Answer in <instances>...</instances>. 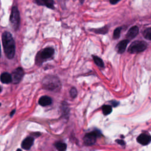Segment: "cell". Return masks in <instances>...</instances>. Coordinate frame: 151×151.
I'll return each instance as SVG.
<instances>
[{"label":"cell","instance_id":"cell-1","mask_svg":"<svg viewBox=\"0 0 151 151\" xmlns=\"http://www.w3.org/2000/svg\"><path fill=\"white\" fill-rule=\"evenodd\" d=\"M2 42L6 57L9 59L12 58L15 52V45L11 34L8 31L4 32L2 35Z\"/></svg>","mask_w":151,"mask_h":151},{"label":"cell","instance_id":"cell-2","mask_svg":"<svg viewBox=\"0 0 151 151\" xmlns=\"http://www.w3.org/2000/svg\"><path fill=\"white\" fill-rule=\"evenodd\" d=\"M43 87L51 91H57L61 88V83L59 79L53 76H47L42 80Z\"/></svg>","mask_w":151,"mask_h":151},{"label":"cell","instance_id":"cell-3","mask_svg":"<svg viewBox=\"0 0 151 151\" xmlns=\"http://www.w3.org/2000/svg\"><path fill=\"white\" fill-rule=\"evenodd\" d=\"M9 21L12 28L14 30H17L20 23V15L17 6H13L11 10Z\"/></svg>","mask_w":151,"mask_h":151},{"label":"cell","instance_id":"cell-4","mask_svg":"<svg viewBox=\"0 0 151 151\" xmlns=\"http://www.w3.org/2000/svg\"><path fill=\"white\" fill-rule=\"evenodd\" d=\"M147 48V44L143 41H136L132 42L129 49L128 51L130 53L136 54L143 51Z\"/></svg>","mask_w":151,"mask_h":151},{"label":"cell","instance_id":"cell-5","mask_svg":"<svg viewBox=\"0 0 151 151\" xmlns=\"http://www.w3.org/2000/svg\"><path fill=\"white\" fill-rule=\"evenodd\" d=\"M100 135L101 133L99 131H93L90 133H88L86 134L83 137L84 143L87 146L92 145L96 142L97 137Z\"/></svg>","mask_w":151,"mask_h":151},{"label":"cell","instance_id":"cell-6","mask_svg":"<svg viewBox=\"0 0 151 151\" xmlns=\"http://www.w3.org/2000/svg\"><path fill=\"white\" fill-rule=\"evenodd\" d=\"M24 74V71L23 69L21 67H18L13 71L12 73V82L14 84H18L22 80Z\"/></svg>","mask_w":151,"mask_h":151},{"label":"cell","instance_id":"cell-7","mask_svg":"<svg viewBox=\"0 0 151 151\" xmlns=\"http://www.w3.org/2000/svg\"><path fill=\"white\" fill-rule=\"evenodd\" d=\"M54 52V50L51 47H47L43 49L39 54H38V58H40L42 60L48 59L51 57Z\"/></svg>","mask_w":151,"mask_h":151},{"label":"cell","instance_id":"cell-8","mask_svg":"<svg viewBox=\"0 0 151 151\" xmlns=\"http://www.w3.org/2000/svg\"><path fill=\"white\" fill-rule=\"evenodd\" d=\"M137 141L138 142V143L142 145H147L150 142L151 137L147 134L142 133L137 137Z\"/></svg>","mask_w":151,"mask_h":151},{"label":"cell","instance_id":"cell-9","mask_svg":"<svg viewBox=\"0 0 151 151\" xmlns=\"http://www.w3.org/2000/svg\"><path fill=\"white\" fill-rule=\"evenodd\" d=\"M35 3L38 5L45 6L50 9H54V0H35Z\"/></svg>","mask_w":151,"mask_h":151},{"label":"cell","instance_id":"cell-10","mask_svg":"<svg viewBox=\"0 0 151 151\" xmlns=\"http://www.w3.org/2000/svg\"><path fill=\"white\" fill-rule=\"evenodd\" d=\"M34 142V138L32 137H26L21 143V147L25 150H28L31 148Z\"/></svg>","mask_w":151,"mask_h":151},{"label":"cell","instance_id":"cell-11","mask_svg":"<svg viewBox=\"0 0 151 151\" xmlns=\"http://www.w3.org/2000/svg\"><path fill=\"white\" fill-rule=\"evenodd\" d=\"M128 42H129V40H124L121 41L116 46V51L120 54L123 53L125 51Z\"/></svg>","mask_w":151,"mask_h":151},{"label":"cell","instance_id":"cell-12","mask_svg":"<svg viewBox=\"0 0 151 151\" xmlns=\"http://www.w3.org/2000/svg\"><path fill=\"white\" fill-rule=\"evenodd\" d=\"M138 32H139L138 27L137 26H133L131 27L128 31L126 35V37L127 38L128 40H132L138 34Z\"/></svg>","mask_w":151,"mask_h":151},{"label":"cell","instance_id":"cell-13","mask_svg":"<svg viewBox=\"0 0 151 151\" xmlns=\"http://www.w3.org/2000/svg\"><path fill=\"white\" fill-rule=\"evenodd\" d=\"M51 103H52L51 98L47 96L41 97L38 101V103L42 106H46L50 105Z\"/></svg>","mask_w":151,"mask_h":151},{"label":"cell","instance_id":"cell-14","mask_svg":"<svg viewBox=\"0 0 151 151\" xmlns=\"http://www.w3.org/2000/svg\"><path fill=\"white\" fill-rule=\"evenodd\" d=\"M1 82L5 84H8L12 82V76L8 73H4L1 76Z\"/></svg>","mask_w":151,"mask_h":151},{"label":"cell","instance_id":"cell-15","mask_svg":"<svg viewBox=\"0 0 151 151\" xmlns=\"http://www.w3.org/2000/svg\"><path fill=\"white\" fill-rule=\"evenodd\" d=\"M55 148L60 151H64L66 149V144L63 142H56L54 144Z\"/></svg>","mask_w":151,"mask_h":151},{"label":"cell","instance_id":"cell-16","mask_svg":"<svg viewBox=\"0 0 151 151\" xmlns=\"http://www.w3.org/2000/svg\"><path fill=\"white\" fill-rule=\"evenodd\" d=\"M101 110H102L103 113L104 115H108L111 112L112 108L110 105H104L102 106Z\"/></svg>","mask_w":151,"mask_h":151},{"label":"cell","instance_id":"cell-17","mask_svg":"<svg viewBox=\"0 0 151 151\" xmlns=\"http://www.w3.org/2000/svg\"><path fill=\"white\" fill-rule=\"evenodd\" d=\"M93 58L94 60V63H96V64L97 66H99L100 67H104V63L100 58H99V57H98L97 56H96V55H93Z\"/></svg>","mask_w":151,"mask_h":151},{"label":"cell","instance_id":"cell-18","mask_svg":"<svg viewBox=\"0 0 151 151\" xmlns=\"http://www.w3.org/2000/svg\"><path fill=\"white\" fill-rule=\"evenodd\" d=\"M94 32H95L97 34H105L108 31V27L107 26H105L104 27H102L101 28H98L93 30Z\"/></svg>","mask_w":151,"mask_h":151},{"label":"cell","instance_id":"cell-19","mask_svg":"<svg viewBox=\"0 0 151 151\" xmlns=\"http://www.w3.org/2000/svg\"><path fill=\"white\" fill-rule=\"evenodd\" d=\"M144 37L149 40H151V28L146 29L143 33Z\"/></svg>","mask_w":151,"mask_h":151},{"label":"cell","instance_id":"cell-20","mask_svg":"<svg viewBox=\"0 0 151 151\" xmlns=\"http://www.w3.org/2000/svg\"><path fill=\"white\" fill-rule=\"evenodd\" d=\"M121 29H122L121 27H118L114 29V32H113V37L114 39H117L118 38H119L120 35Z\"/></svg>","mask_w":151,"mask_h":151},{"label":"cell","instance_id":"cell-21","mask_svg":"<svg viewBox=\"0 0 151 151\" xmlns=\"http://www.w3.org/2000/svg\"><path fill=\"white\" fill-rule=\"evenodd\" d=\"M70 96L72 98H75L76 96H77V91L76 90V88L74 87H73L71 88L70 90Z\"/></svg>","mask_w":151,"mask_h":151},{"label":"cell","instance_id":"cell-22","mask_svg":"<svg viewBox=\"0 0 151 151\" xmlns=\"http://www.w3.org/2000/svg\"><path fill=\"white\" fill-rule=\"evenodd\" d=\"M116 142L122 146H123L124 145V142L123 140H116Z\"/></svg>","mask_w":151,"mask_h":151},{"label":"cell","instance_id":"cell-23","mask_svg":"<svg viewBox=\"0 0 151 151\" xmlns=\"http://www.w3.org/2000/svg\"><path fill=\"white\" fill-rule=\"evenodd\" d=\"M120 0H110V3L111 4H116L117 3H118Z\"/></svg>","mask_w":151,"mask_h":151},{"label":"cell","instance_id":"cell-24","mask_svg":"<svg viewBox=\"0 0 151 151\" xmlns=\"http://www.w3.org/2000/svg\"><path fill=\"white\" fill-rule=\"evenodd\" d=\"M119 104V103L117 102V101H114V100H113V101H111V105L113 106H114V107H116V106H117Z\"/></svg>","mask_w":151,"mask_h":151},{"label":"cell","instance_id":"cell-25","mask_svg":"<svg viewBox=\"0 0 151 151\" xmlns=\"http://www.w3.org/2000/svg\"><path fill=\"white\" fill-rule=\"evenodd\" d=\"M15 110H12V112H11V114H10L11 116H12V115L14 114V113H15Z\"/></svg>","mask_w":151,"mask_h":151},{"label":"cell","instance_id":"cell-26","mask_svg":"<svg viewBox=\"0 0 151 151\" xmlns=\"http://www.w3.org/2000/svg\"><path fill=\"white\" fill-rule=\"evenodd\" d=\"M84 0H80L81 3V4H83V2H84Z\"/></svg>","mask_w":151,"mask_h":151}]
</instances>
